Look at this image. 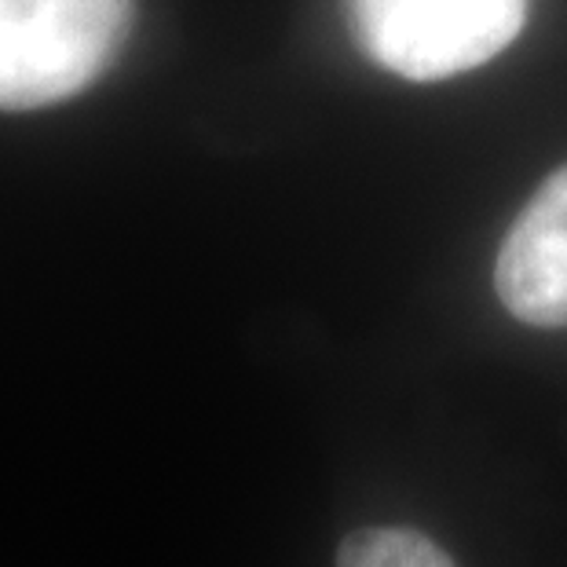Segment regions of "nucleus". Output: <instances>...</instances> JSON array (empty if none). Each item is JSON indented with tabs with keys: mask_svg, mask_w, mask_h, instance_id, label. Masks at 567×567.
Wrapping results in <instances>:
<instances>
[{
	"mask_svg": "<svg viewBox=\"0 0 567 567\" xmlns=\"http://www.w3.org/2000/svg\"><path fill=\"white\" fill-rule=\"evenodd\" d=\"M344 8L363 55L406 81L491 63L527 19V0H344Z\"/></svg>",
	"mask_w": 567,
	"mask_h": 567,
	"instance_id": "obj_2",
	"label": "nucleus"
},
{
	"mask_svg": "<svg viewBox=\"0 0 567 567\" xmlns=\"http://www.w3.org/2000/svg\"><path fill=\"white\" fill-rule=\"evenodd\" d=\"M337 567H454V560L421 530L363 527L341 542Z\"/></svg>",
	"mask_w": 567,
	"mask_h": 567,
	"instance_id": "obj_4",
	"label": "nucleus"
},
{
	"mask_svg": "<svg viewBox=\"0 0 567 567\" xmlns=\"http://www.w3.org/2000/svg\"><path fill=\"white\" fill-rule=\"evenodd\" d=\"M494 289L505 311L524 326H567V165L513 220L494 264Z\"/></svg>",
	"mask_w": 567,
	"mask_h": 567,
	"instance_id": "obj_3",
	"label": "nucleus"
},
{
	"mask_svg": "<svg viewBox=\"0 0 567 567\" xmlns=\"http://www.w3.org/2000/svg\"><path fill=\"white\" fill-rule=\"evenodd\" d=\"M132 0H0V111L84 92L122 55Z\"/></svg>",
	"mask_w": 567,
	"mask_h": 567,
	"instance_id": "obj_1",
	"label": "nucleus"
}]
</instances>
